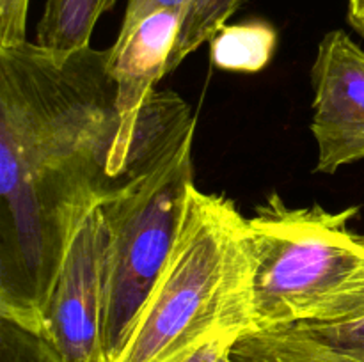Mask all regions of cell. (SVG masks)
I'll list each match as a JSON object with an SVG mask.
<instances>
[{"label":"cell","mask_w":364,"mask_h":362,"mask_svg":"<svg viewBox=\"0 0 364 362\" xmlns=\"http://www.w3.org/2000/svg\"><path fill=\"white\" fill-rule=\"evenodd\" d=\"M180 20V11H156L127 35H117L109 48V73L116 84L117 133L110 153V174L116 183L128 167L142 106L156 82L167 75Z\"/></svg>","instance_id":"cell-7"},{"label":"cell","mask_w":364,"mask_h":362,"mask_svg":"<svg viewBox=\"0 0 364 362\" xmlns=\"http://www.w3.org/2000/svg\"><path fill=\"white\" fill-rule=\"evenodd\" d=\"M240 336L244 334L238 330H219L199 341L174 362H233L235 344Z\"/></svg>","instance_id":"cell-14"},{"label":"cell","mask_w":364,"mask_h":362,"mask_svg":"<svg viewBox=\"0 0 364 362\" xmlns=\"http://www.w3.org/2000/svg\"><path fill=\"white\" fill-rule=\"evenodd\" d=\"M155 160H134L100 204L107 227L102 353L112 362L155 287L180 233L194 185L192 144Z\"/></svg>","instance_id":"cell-4"},{"label":"cell","mask_w":364,"mask_h":362,"mask_svg":"<svg viewBox=\"0 0 364 362\" xmlns=\"http://www.w3.org/2000/svg\"><path fill=\"white\" fill-rule=\"evenodd\" d=\"M188 0H128L127 11H124L123 23L117 35H127L137 23H141L146 16L162 9L183 11Z\"/></svg>","instance_id":"cell-16"},{"label":"cell","mask_w":364,"mask_h":362,"mask_svg":"<svg viewBox=\"0 0 364 362\" xmlns=\"http://www.w3.org/2000/svg\"><path fill=\"white\" fill-rule=\"evenodd\" d=\"M311 82L316 172L334 174L364 160V50L345 31L327 32L316 50Z\"/></svg>","instance_id":"cell-6"},{"label":"cell","mask_w":364,"mask_h":362,"mask_svg":"<svg viewBox=\"0 0 364 362\" xmlns=\"http://www.w3.org/2000/svg\"><path fill=\"white\" fill-rule=\"evenodd\" d=\"M107 227L96 206L64 254L43 314L41 336L66 362H105L102 353Z\"/></svg>","instance_id":"cell-5"},{"label":"cell","mask_w":364,"mask_h":362,"mask_svg":"<svg viewBox=\"0 0 364 362\" xmlns=\"http://www.w3.org/2000/svg\"><path fill=\"white\" fill-rule=\"evenodd\" d=\"M219 330H252L245 216L194 183L173 252L112 362H174Z\"/></svg>","instance_id":"cell-2"},{"label":"cell","mask_w":364,"mask_h":362,"mask_svg":"<svg viewBox=\"0 0 364 362\" xmlns=\"http://www.w3.org/2000/svg\"><path fill=\"white\" fill-rule=\"evenodd\" d=\"M277 32L267 21L226 25L210 41V59L219 70L258 73L272 60Z\"/></svg>","instance_id":"cell-11"},{"label":"cell","mask_w":364,"mask_h":362,"mask_svg":"<svg viewBox=\"0 0 364 362\" xmlns=\"http://www.w3.org/2000/svg\"><path fill=\"white\" fill-rule=\"evenodd\" d=\"M27 13L28 0H0V48L28 41Z\"/></svg>","instance_id":"cell-15"},{"label":"cell","mask_w":364,"mask_h":362,"mask_svg":"<svg viewBox=\"0 0 364 362\" xmlns=\"http://www.w3.org/2000/svg\"><path fill=\"white\" fill-rule=\"evenodd\" d=\"M244 0H188L181 11L180 31L169 55L167 73L176 70L191 53L210 43L233 16Z\"/></svg>","instance_id":"cell-12"},{"label":"cell","mask_w":364,"mask_h":362,"mask_svg":"<svg viewBox=\"0 0 364 362\" xmlns=\"http://www.w3.org/2000/svg\"><path fill=\"white\" fill-rule=\"evenodd\" d=\"M348 21L352 27L364 35V0H347Z\"/></svg>","instance_id":"cell-17"},{"label":"cell","mask_w":364,"mask_h":362,"mask_svg":"<svg viewBox=\"0 0 364 362\" xmlns=\"http://www.w3.org/2000/svg\"><path fill=\"white\" fill-rule=\"evenodd\" d=\"M233 362H358L291 325L240 336Z\"/></svg>","instance_id":"cell-9"},{"label":"cell","mask_w":364,"mask_h":362,"mask_svg":"<svg viewBox=\"0 0 364 362\" xmlns=\"http://www.w3.org/2000/svg\"><path fill=\"white\" fill-rule=\"evenodd\" d=\"M291 327L364 362V268L311 319Z\"/></svg>","instance_id":"cell-8"},{"label":"cell","mask_w":364,"mask_h":362,"mask_svg":"<svg viewBox=\"0 0 364 362\" xmlns=\"http://www.w3.org/2000/svg\"><path fill=\"white\" fill-rule=\"evenodd\" d=\"M0 362H66L48 339L0 318Z\"/></svg>","instance_id":"cell-13"},{"label":"cell","mask_w":364,"mask_h":362,"mask_svg":"<svg viewBox=\"0 0 364 362\" xmlns=\"http://www.w3.org/2000/svg\"><path fill=\"white\" fill-rule=\"evenodd\" d=\"M109 50L0 48V318L36 334L75 231L116 181Z\"/></svg>","instance_id":"cell-1"},{"label":"cell","mask_w":364,"mask_h":362,"mask_svg":"<svg viewBox=\"0 0 364 362\" xmlns=\"http://www.w3.org/2000/svg\"><path fill=\"white\" fill-rule=\"evenodd\" d=\"M116 2H117V0H107V4H109V7H110V9H112V7L116 6Z\"/></svg>","instance_id":"cell-18"},{"label":"cell","mask_w":364,"mask_h":362,"mask_svg":"<svg viewBox=\"0 0 364 362\" xmlns=\"http://www.w3.org/2000/svg\"><path fill=\"white\" fill-rule=\"evenodd\" d=\"M358 213V206L299 208L270 194L245 216L251 332L308 322L361 272L364 234L350 227Z\"/></svg>","instance_id":"cell-3"},{"label":"cell","mask_w":364,"mask_h":362,"mask_svg":"<svg viewBox=\"0 0 364 362\" xmlns=\"http://www.w3.org/2000/svg\"><path fill=\"white\" fill-rule=\"evenodd\" d=\"M107 11V0H46L36 43L57 55L87 48L96 21Z\"/></svg>","instance_id":"cell-10"}]
</instances>
